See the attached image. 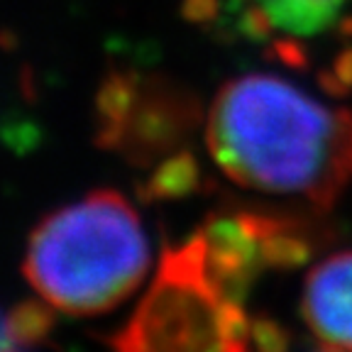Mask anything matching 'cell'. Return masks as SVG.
I'll return each mask as SVG.
<instances>
[{
	"mask_svg": "<svg viewBox=\"0 0 352 352\" xmlns=\"http://www.w3.org/2000/svg\"><path fill=\"white\" fill-rule=\"evenodd\" d=\"M301 314L325 352H352V252L330 254L308 272Z\"/></svg>",
	"mask_w": 352,
	"mask_h": 352,
	"instance_id": "cell-6",
	"label": "cell"
},
{
	"mask_svg": "<svg viewBox=\"0 0 352 352\" xmlns=\"http://www.w3.org/2000/svg\"><path fill=\"white\" fill-rule=\"evenodd\" d=\"M196 122L198 110L193 100L157 78L116 76L100 88V144L135 164L147 166L157 157L169 162L164 154L171 149L176 152Z\"/></svg>",
	"mask_w": 352,
	"mask_h": 352,
	"instance_id": "cell-4",
	"label": "cell"
},
{
	"mask_svg": "<svg viewBox=\"0 0 352 352\" xmlns=\"http://www.w3.org/2000/svg\"><path fill=\"white\" fill-rule=\"evenodd\" d=\"M52 333V316L37 303L0 311V352H39Z\"/></svg>",
	"mask_w": 352,
	"mask_h": 352,
	"instance_id": "cell-8",
	"label": "cell"
},
{
	"mask_svg": "<svg viewBox=\"0 0 352 352\" xmlns=\"http://www.w3.org/2000/svg\"><path fill=\"white\" fill-rule=\"evenodd\" d=\"M142 218L122 193L100 188L64 206L30 235L22 272L44 303L100 316L125 303L149 272Z\"/></svg>",
	"mask_w": 352,
	"mask_h": 352,
	"instance_id": "cell-2",
	"label": "cell"
},
{
	"mask_svg": "<svg viewBox=\"0 0 352 352\" xmlns=\"http://www.w3.org/2000/svg\"><path fill=\"white\" fill-rule=\"evenodd\" d=\"M198 235L213 276L240 301L259 274L296 267L311 252V235L298 223L254 210L210 218Z\"/></svg>",
	"mask_w": 352,
	"mask_h": 352,
	"instance_id": "cell-5",
	"label": "cell"
},
{
	"mask_svg": "<svg viewBox=\"0 0 352 352\" xmlns=\"http://www.w3.org/2000/svg\"><path fill=\"white\" fill-rule=\"evenodd\" d=\"M206 144L218 169L252 191L320 208L352 191V108L274 74H248L220 88Z\"/></svg>",
	"mask_w": 352,
	"mask_h": 352,
	"instance_id": "cell-1",
	"label": "cell"
},
{
	"mask_svg": "<svg viewBox=\"0 0 352 352\" xmlns=\"http://www.w3.org/2000/svg\"><path fill=\"white\" fill-rule=\"evenodd\" d=\"M113 352H259L257 325L213 276L198 232L162 254Z\"/></svg>",
	"mask_w": 352,
	"mask_h": 352,
	"instance_id": "cell-3",
	"label": "cell"
},
{
	"mask_svg": "<svg viewBox=\"0 0 352 352\" xmlns=\"http://www.w3.org/2000/svg\"><path fill=\"white\" fill-rule=\"evenodd\" d=\"M347 0H240L242 28L257 39L298 42L330 32Z\"/></svg>",
	"mask_w": 352,
	"mask_h": 352,
	"instance_id": "cell-7",
	"label": "cell"
}]
</instances>
